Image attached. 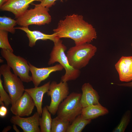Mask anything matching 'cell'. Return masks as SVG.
<instances>
[{
  "label": "cell",
  "instance_id": "obj_1",
  "mask_svg": "<svg viewBox=\"0 0 132 132\" xmlns=\"http://www.w3.org/2000/svg\"><path fill=\"white\" fill-rule=\"evenodd\" d=\"M53 31L59 38L71 39L75 45L90 43L97 37L95 28L85 21L82 15L77 14L66 16L59 21Z\"/></svg>",
  "mask_w": 132,
  "mask_h": 132
},
{
  "label": "cell",
  "instance_id": "obj_2",
  "mask_svg": "<svg viewBox=\"0 0 132 132\" xmlns=\"http://www.w3.org/2000/svg\"><path fill=\"white\" fill-rule=\"evenodd\" d=\"M54 43L48 64L50 65L58 62L63 67L65 73L61 77V81L67 82L76 80L79 76L80 71V70L74 68L69 64L65 53L67 49L66 46L63 44L60 38L57 39Z\"/></svg>",
  "mask_w": 132,
  "mask_h": 132
},
{
  "label": "cell",
  "instance_id": "obj_3",
  "mask_svg": "<svg viewBox=\"0 0 132 132\" xmlns=\"http://www.w3.org/2000/svg\"><path fill=\"white\" fill-rule=\"evenodd\" d=\"M97 50L95 46L86 43L71 47L66 55L70 65L76 69L80 70L88 64Z\"/></svg>",
  "mask_w": 132,
  "mask_h": 132
},
{
  "label": "cell",
  "instance_id": "obj_4",
  "mask_svg": "<svg viewBox=\"0 0 132 132\" xmlns=\"http://www.w3.org/2000/svg\"><path fill=\"white\" fill-rule=\"evenodd\" d=\"M33 8L28 9L16 19L17 24L21 27H28L31 25H38L48 24L51 21L49 8L40 4H35Z\"/></svg>",
  "mask_w": 132,
  "mask_h": 132
},
{
  "label": "cell",
  "instance_id": "obj_5",
  "mask_svg": "<svg viewBox=\"0 0 132 132\" xmlns=\"http://www.w3.org/2000/svg\"><path fill=\"white\" fill-rule=\"evenodd\" d=\"M11 68L7 64L1 65L0 67V76L3 77L4 87L11 98L12 105L23 95L25 89L23 82L12 73Z\"/></svg>",
  "mask_w": 132,
  "mask_h": 132
},
{
  "label": "cell",
  "instance_id": "obj_6",
  "mask_svg": "<svg viewBox=\"0 0 132 132\" xmlns=\"http://www.w3.org/2000/svg\"><path fill=\"white\" fill-rule=\"evenodd\" d=\"M81 94L73 92L60 104L57 116L65 121L72 122L81 113L83 107L80 103Z\"/></svg>",
  "mask_w": 132,
  "mask_h": 132
},
{
  "label": "cell",
  "instance_id": "obj_7",
  "mask_svg": "<svg viewBox=\"0 0 132 132\" xmlns=\"http://www.w3.org/2000/svg\"><path fill=\"white\" fill-rule=\"evenodd\" d=\"M0 54L6 60L7 64L12 69L14 74L23 82L29 83L32 81L30 76V67L28 62L24 58L17 56L10 51L1 49Z\"/></svg>",
  "mask_w": 132,
  "mask_h": 132
},
{
  "label": "cell",
  "instance_id": "obj_8",
  "mask_svg": "<svg viewBox=\"0 0 132 132\" xmlns=\"http://www.w3.org/2000/svg\"><path fill=\"white\" fill-rule=\"evenodd\" d=\"M47 93L50 97L51 101L50 105L46 106L50 113L55 115L60 104L69 95V88L67 82L61 81L57 83L55 81L52 82Z\"/></svg>",
  "mask_w": 132,
  "mask_h": 132
},
{
  "label": "cell",
  "instance_id": "obj_9",
  "mask_svg": "<svg viewBox=\"0 0 132 132\" xmlns=\"http://www.w3.org/2000/svg\"><path fill=\"white\" fill-rule=\"evenodd\" d=\"M35 106L31 96L24 91L23 95L12 105L10 110L13 114L21 117L28 116L32 113Z\"/></svg>",
  "mask_w": 132,
  "mask_h": 132
},
{
  "label": "cell",
  "instance_id": "obj_10",
  "mask_svg": "<svg viewBox=\"0 0 132 132\" xmlns=\"http://www.w3.org/2000/svg\"><path fill=\"white\" fill-rule=\"evenodd\" d=\"M40 115L37 112L32 116L23 118L19 116H12L10 121L21 128L24 132H40L39 119Z\"/></svg>",
  "mask_w": 132,
  "mask_h": 132
},
{
  "label": "cell",
  "instance_id": "obj_11",
  "mask_svg": "<svg viewBox=\"0 0 132 132\" xmlns=\"http://www.w3.org/2000/svg\"><path fill=\"white\" fill-rule=\"evenodd\" d=\"M28 63L30 71L32 74V81L35 87H38L41 82L47 79L52 73L61 71L64 69L60 64L49 67L38 68L29 62Z\"/></svg>",
  "mask_w": 132,
  "mask_h": 132
},
{
  "label": "cell",
  "instance_id": "obj_12",
  "mask_svg": "<svg viewBox=\"0 0 132 132\" xmlns=\"http://www.w3.org/2000/svg\"><path fill=\"white\" fill-rule=\"evenodd\" d=\"M42 0H8L1 7L3 11H7L12 13L17 19L28 10L30 5L35 1Z\"/></svg>",
  "mask_w": 132,
  "mask_h": 132
},
{
  "label": "cell",
  "instance_id": "obj_13",
  "mask_svg": "<svg viewBox=\"0 0 132 132\" xmlns=\"http://www.w3.org/2000/svg\"><path fill=\"white\" fill-rule=\"evenodd\" d=\"M120 80L129 82L132 81V56H122L115 65Z\"/></svg>",
  "mask_w": 132,
  "mask_h": 132
},
{
  "label": "cell",
  "instance_id": "obj_14",
  "mask_svg": "<svg viewBox=\"0 0 132 132\" xmlns=\"http://www.w3.org/2000/svg\"><path fill=\"white\" fill-rule=\"evenodd\" d=\"M81 89L82 93L80 101L83 108L100 103L98 93L89 83L83 84Z\"/></svg>",
  "mask_w": 132,
  "mask_h": 132
},
{
  "label": "cell",
  "instance_id": "obj_15",
  "mask_svg": "<svg viewBox=\"0 0 132 132\" xmlns=\"http://www.w3.org/2000/svg\"><path fill=\"white\" fill-rule=\"evenodd\" d=\"M50 81L41 86L34 88L25 89V91L27 92L32 98L36 107L37 112L42 116V101L44 94L48 90Z\"/></svg>",
  "mask_w": 132,
  "mask_h": 132
},
{
  "label": "cell",
  "instance_id": "obj_16",
  "mask_svg": "<svg viewBox=\"0 0 132 132\" xmlns=\"http://www.w3.org/2000/svg\"><path fill=\"white\" fill-rule=\"evenodd\" d=\"M15 29L21 30L25 32L29 40V46L32 47L35 45L36 42L39 40H48L55 42L59 38L56 33H54L50 34L43 33L40 31H31L28 27H15Z\"/></svg>",
  "mask_w": 132,
  "mask_h": 132
},
{
  "label": "cell",
  "instance_id": "obj_17",
  "mask_svg": "<svg viewBox=\"0 0 132 132\" xmlns=\"http://www.w3.org/2000/svg\"><path fill=\"white\" fill-rule=\"evenodd\" d=\"M109 113L108 109L99 103L83 108L80 115L85 119L92 120Z\"/></svg>",
  "mask_w": 132,
  "mask_h": 132
},
{
  "label": "cell",
  "instance_id": "obj_18",
  "mask_svg": "<svg viewBox=\"0 0 132 132\" xmlns=\"http://www.w3.org/2000/svg\"><path fill=\"white\" fill-rule=\"evenodd\" d=\"M42 117L39 121L41 132H51L52 119L51 113L46 106L42 108Z\"/></svg>",
  "mask_w": 132,
  "mask_h": 132
},
{
  "label": "cell",
  "instance_id": "obj_19",
  "mask_svg": "<svg viewBox=\"0 0 132 132\" xmlns=\"http://www.w3.org/2000/svg\"><path fill=\"white\" fill-rule=\"evenodd\" d=\"M91 120L85 119L80 114L70 124L66 132H81L86 125L91 122Z\"/></svg>",
  "mask_w": 132,
  "mask_h": 132
},
{
  "label": "cell",
  "instance_id": "obj_20",
  "mask_svg": "<svg viewBox=\"0 0 132 132\" xmlns=\"http://www.w3.org/2000/svg\"><path fill=\"white\" fill-rule=\"evenodd\" d=\"M70 123L57 116L52 119L51 132H66Z\"/></svg>",
  "mask_w": 132,
  "mask_h": 132
},
{
  "label": "cell",
  "instance_id": "obj_21",
  "mask_svg": "<svg viewBox=\"0 0 132 132\" xmlns=\"http://www.w3.org/2000/svg\"><path fill=\"white\" fill-rule=\"evenodd\" d=\"M16 24V20L5 16L0 17V30L6 31L13 34L15 31L14 27Z\"/></svg>",
  "mask_w": 132,
  "mask_h": 132
},
{
  "label": "cell",
  "instance_id": "obj_22",
  "mask_svg": "<svg viewBox=\"0 0 132 132\" xmlns=\"http://www.w3.org/2000/svg\"><path fill=\"white\" fill-rule=\"evenodd\" d=\"M131 118V111L128 110L124 114L119 123L112 132H124L130 122Z\"/></svg>",
  "mask_w": 132,
  "mask_h": 132
},
{
  "label": "cell",
  "instance_id": "obj_23",
  "mask_svg": "<svg viewBox=\"0 0 132 132\" xmlns=\"http://www.w3.org/2000/svg\"><path fill=\"white\" fill-rule=\"evenodd\" d=\"M8 32L0 30V48L13 52V50L8 40Z\"/></svg>",
  "mask_w": 132,
  "mask_h": 132
},
{
  "label": "cell",
  "instance_id": "obj_24",
  "mask_svg": "<svg viewBox=\"0 0 132 132\" xmlns=\"http://www.w3.org/2000/svg\"><path fill=\"white\" fill-rule=\"evenodd\" d=\"M2 82L0 76V99L4 102L6 106L8 107L10 104H11V100L9 94L7 93L4 89Z\"/></svg>",
  "mask_w": 132,
  "mask_h": 132
},
{
  "label": "cell",
  "instance_id": "obj_25",
  "mask_svg": "<svg viewBox=\"0 0 132 132\" xmlns=\"http://www.w3.org/2000/svg\"><path fill=\"white\" fill-rule=\"evenodd\" d=\"M57 0H42L40 4L45 7L49 8L54 5L55 1ZM63 0H60L62 1Z\"/></svg>",
  "mask_w": 132,
  "mask_h": 132
},
{
  "label": "cell",
  "instance_id": "obj_26",
  "mask_svg": "<svg viewBox=\"0 0 132 132\" xmlns=\"http://www.w3.org/2000/svg\"><path fill=\"white\" fill-rule=\"evenodd\" d=\"M8 112L7 109L5 106H1L0 107V116L4 117L7 115Z\"/></svg>",
  "mask_w": 132,
  "mask_h": 132
},
{
  "label": "cell",
  "instance_id": "obj_27",
  "mask_svg": "<svg viewBox=\"0 0 132 132\" xmlns=\"http://www.w3.org/2000/svg\"><path fill=\"white\" fill-rule=\"evenodd\" d=\"M117 85L122 87H132V81L126 83L115 84Z\"/></svg>",
  "mask_w": 132,
  "mask_h": 132
},
{
  "label": "cell",
  "instance_id": "obj_28",
  "mask_svg": "<svg viewBox=\"0 0 132 132\" xmlns=\"http://www.w3.org/2000/svg\"><path fill=\"white\" fill-rule=\"evenodd\" d=\"M11 128V127L10 126H8L6 127H5L3 129L2 132H7L9 131Z\"/></svg>",
  "mask_w": 132,
  "mask_h": 132
},
{
  "label": "cell",
  "instance_id": "obj_29",
  "mask_svg": "<svg viewBox=\"0 0 132 132\" xmlns=\"http://www.w3.org/2000/svg\"><path fill=\"white\" fill-rule=\"evenodd\" d=\"M13 129L16 132H20V130L18 129L16 126V125L13 124Z\"/></svg>",
  "mask_w": 132,
  "mask_h": 132
},
{
  "label": "cell",
  "instance_id": "obj_30",
  "mask_svg": "<svg viewBox=\"0 0 132 132\" xmlns=\"http://www.w3.org/2000/svg\"><path fill=\"white\" fill-rule=\"evenodd\" d=\"M8 0H0V7H1Z\"/></svg>",
  "mask_w": 132,
  "mask_h": 132
},
{
  "label": "cell",
  "instance_id": "obj_31",
  "mask_svg": "<svg viewBox=\"0 0 132 132\" xmlns=\"http://www.w3.org/2000/svg\"><path fill=\"white\" fill-rule=\"evenodd\" d=\"M0 104L1 106L4 105L3 102L0 99Z\"/></svg>",
  "mask_w": 132,
  "mask_h": 132
},
{
  "label": "cell",
  "instance_id": "obj_32",
  "mask_svg": "<svg viewBox=\"0 0 132 132\" xmlns=\"http://www.w3.org/2000/svg\"><path fill=\"white\" fill-rule=\"evenodd\" d=\"M0 63H2L3 62V60L2 59H0Z\"/></svg>",
  "mask_w": 132,
  "mask_h": 132
},
{
  "label": "cell",
  "instance_id": "obj_33",
  "mask_svg": "<svg viewBox=\"0 0 132 132\" xmlns=\"http://www.w3.org/2000/svg\"><path fill=\"white\" fill-rule=\"evenodd\" d=\"M131 45L132 48V43H131Z\"/></svg>",
  "mask_w": 132,
  "mask_h": 132
}]
</instances>
